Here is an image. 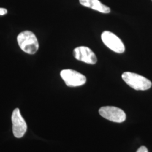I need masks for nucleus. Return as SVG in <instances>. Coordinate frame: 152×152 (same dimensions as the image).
<instances>
[{
    "label": "nucleus",
    "instance_id": "nucleus-1",
    "mask_svg": "<svg viewBox=\"0 0 152 152\" xmlns=\"http://www.w3.org/2000/svg\"><path fill=\"white\" fill-rule=\"evenodd\" d=\"M17 41L20 48L28 54H34L39 48L37 38L30 31H24L20 33L17 37Z\"/></svg>",
    "mask_w": 152,
    "mask_h": 152
},
{
    "label": "nucleus",
    "instance_id": "nucleus-2",
    "mask_svg": "<svg viewBox=\"0 0 152 152\" xmlns=\"http://www.w3.org/2000/svg\"><path fill=\"white\" fill-rule=\"evenodd\" d=\"M122 78L127 85L136 90L144 91L152 87V82L150 80L135 73L124 72L122 75Z\"/></svg>",
    "mask_w": 152,
    "mask_h": 152
},
{
    "label": "nucleus",
    "instance_id": "nucleus-10",
    "mask_svg": "<svg viewBox=\"0 0 152 152\" xmlns=\"http://www.w3.org/2000/svg\"><path fill=\"white\" fill-rule=\"evenodd\" d=\"M7 13V10L5 8L0 7V15H4Z\"/></svg>",
    "mask_w": 152,
    "mask_h": 152
},
{
    "label": "nucleus",
    "instance_id": "nucleus-3",
    "mask_svg": "<svg viewBox=\"0 0 152 152\" xmlns=\"http://www.w3.org/2000/svg\"><path fill=\"white\" fill-rule=\"evenodd\" d=\"M60 76L68 87H77L83 85L87 81L86 77L81 73L72 69H63Z\"/></svg>",
    "mask_w": 152,
    "mask_h": 152
},
{
    "label": "nucleus",
    "instance_id": "nucleus-4",
    "mask_svg": "<svg viewBox=\"0 0 152 152\" xmlns=\"http://www.w3.org/2000/svg\"><path fill=\"white\" fill-rule=\"evenodd\" d=\"M99 113L104 118L117 123L123 122L126 118V115L123 110L113 106L102 107L99 110Z\"/></svg>",
    "mask_w": 152,
    "mask_h": 152
},
{
    "label": "nucleus",
    "instance_id": "nucleus-9",
    "mask_svg": "<svg viewBox=\"0 0 152 152\" xmlns=\"http://www.w3.org/2000/svg\"><path fill=\"white\" fill-rule=\"evenodd\" d=\"M136 152H148V150L146 147L142 146L137 150Z\"/></svg>",
    "mask_w": 152,
    "mask_h": 152
},
{
    "label": "nucleus",
    "instance_id": "nucleus-8",
    "mask_svg": "<svg viewBox=\"0 0 152 152\" xmlns=\"http://www.w3.org/2000/svg\"><path fill=\"white\" fill-rule=\"evenodd\" d=\"M82 6L90 8L104 14H108L110 12V8L103 4L99 0H79Z\"/></svg>",
    "mask_w": 152,
    "mask_h": 152
},
{
    "label": "nucleus",
    "instance_id": "nucleus-5",
    "mask_svg": "<svg viewBox=\"0 0 152 152\" xmlns=\"http://www.w3.org/2000/svg\"><path fill=\"white\" fill-rule=\"evenodd\" d=\"M101 38L104 44L115 53L121 54L125 51L124 44L114 33L109 31H104L102 34Z\"/></svg>",
    "mask_w": 152,
    "mask_h": 152
},
{
    "label": "nucleus",
    "instance_id": "nucleus-6",
    "mask_svg": "<svg viewBox=\"0 0 152 152\" xmlns=\"http://www.w3.org/2000/svg\"><path fill=\"white\" fill-rule=\"evenodd\" d=\"M12 124V132L16 138H21L24 135L27 130V125L20 114L19 108L15 109L11 116Z\"/></svg>",
    "mask_w": 152,
    "mask_h": 152
},
{
    "label": "nucleus",
    "instance_id": "nucleus-7",
    "mask_svg": "<svg viewBox=\"0 0 152 152\" xmlns=\"http://www.w3.org/2000/svg\"><path fill=\"white\" fill-rule=\"evenodd\" d=\"M73 54L77 60L89 64H95L97 62L96 55L86 46H80L74 49Z\"/></svg>",
    "mask_w": 152,
    "mask_h": 152
}]
</instances>
